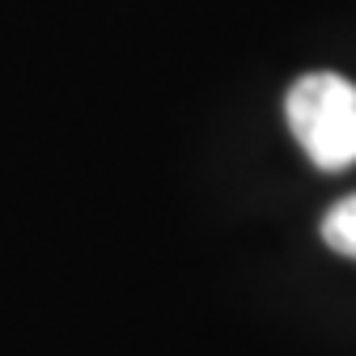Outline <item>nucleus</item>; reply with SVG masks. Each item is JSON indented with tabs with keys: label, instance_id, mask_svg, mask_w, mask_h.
<instances>
[{
	"label": "nucleus",
	"instance_id": "f257e3e1",
	"mask_svg": "<svg viewBox=\"0 0 356 356\" xmlns=\"http://www.w3.org/2000/svg\"><path fill=\"white\" fill-rule=\"evenodd\" d=\"M284 119L318 170H348L356 161V85L348 76H301L284 98Z\"/></svg>",
	"mask_w": 356,
	"mask_h": 356
},
{
	"label": "nucleus",
	"instance_id": "f03ea898",
	"mask_svg": "<svg viewBox=\"0 0 356 356\" xmlns=\"http://www.w3.org/2000/svg\"><path fill=\"white\" fill-rule=\"evenodd\" d=\"M323 242L343 254V259H356V195L339 200L327 216H323Z\"/></svg>",
	"mask_w": 356,
	"mask_h": 356
}]
</instances>
